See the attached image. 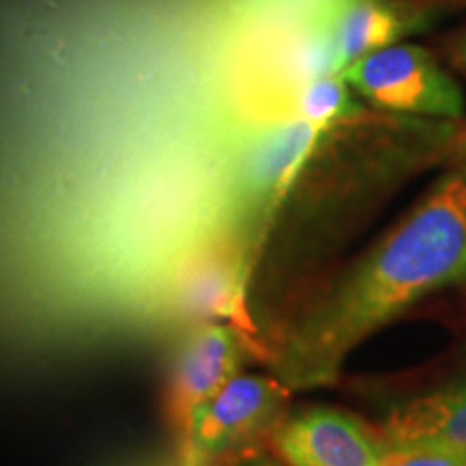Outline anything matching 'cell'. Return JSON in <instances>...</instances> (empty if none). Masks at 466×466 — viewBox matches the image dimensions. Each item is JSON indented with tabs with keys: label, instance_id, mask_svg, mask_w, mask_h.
<instances>
[{
	"label": "cell",
	"instance_id": "6da1fadb",
	"mask_svg": "<svg viewBox=\"0 0 466 466\" xmlns=\"http://www.w3.org/2000/svg\"><path fill=\"white\" fill-rule=\"evenodd\" d=\"M453 288H466V154L307 300L279 343L277 378L289 391L330 387L360 343Z\"/></svg>",
	"mask_w": 466,
	"mask_h": 466
},
{
	"label": "cell",
	"instance_id": "7a4b0ae2",
	"mask_svg": "<svg viewBox=\"0 0 466 466\" xmlns=\"http://www.w3.org/2000/svg\"><path fill=\"white\" fill-rule=\"evenodd\" d=\"M330 134L300 116L270 119L247 134L231 167L233 201L244 225L261 229Z\"/></svg>",
	"mask_w": 466,
	"mask_h": 466
},
{
	"label": "cell",
	"instance_id": "3957f363",
	"mask_svg": "<svg viewBox=\"0 0 466 466\" xmlns=\"http://www.w3.org/2000/svg\"><path fill=\"white\" fill-rule=\"evenodd\" d=\"M350 89L387 113L460 119L464 96L428 50L393 44L357 58L343 69Z\"/></svg>",
	"mask_w": 466,
	"mask_h": 466
},
{
	"label": "cell",
	"instance_id": "277c9868",
	"mask_svg": "<svg viewBox=\"0 0 466 466\" xmlns=\"http://www.w3.org/2000/svg\"><path fill=\"white\" fill-rule=\"evenodd\" d=\"M289 393L279 378L236 374L197 406L182 428L192 458L214 462L244 451L275 430Z\"/></svg>",
	"mask_w": 466,
	"mask_h": 466
},
{
	"label": "cell",
	"instance_id": "5b68a950",
	"mask_svg": "<svg viewBox=\"0 0 466 466\" xmlns=\"http://www.w3.org/2000/svg\"><path fill=\"white\" fill-rule=\"evenodd\" d=\"M387 447L380 430L333 406L305 408L272 430L285 466H380Z\"/></svg>",
	"mask_w": 466,
	"mask_h": 466
},
{
	"label": "cell",
	"instance_id": "8992f818",
	"mask_svg": "<svg viewBox=\"0 0 466 466\" xmlns=\"http://www.w3.org/2000/svg\"><path fill=\"white\" fill-rule=\"evenodd\" d=\"M311 15L333 46L341 72L432 25V11L408 0H311Z\"/></svg>",
	"mask_w": 466,
	"mask_h": 466
},
{
	"label": "cell",
	"instance_id": "52a82bcc",
	"mask_svg": "<svg viewBox=\"0 0 466 466\" xmlns=\"http://www.w3.org/2000/svg\"><path fill=\"white\" fill-rule=\"evenodd\" d=\"M244 352L247 337L233 324L206 322L186 337L171 376V415L179 428L197 406L240 374Z\"/></svg>",
	"mask_w": 466,
	"mask_h": 466
},
{
	"label": "cell",
	"instance_id": "ba28073f",
	"mask_svg": "<svg viewBox=\"0 0 466 466\" xmlns=\"http://www.w3.org/2000/svg\"><path fill=\"white\" fill-rule=\"evenodd\" d=\"M247 268L238 247L225 244L197 255L173 288V305L179 316L197 324L229 319L238 329L247 326L242 307Z\"/></svg>",
	"mask_w": 466,
	"mask_h": 466
},
{
	"label": "cell",
	"instance_id": "9c48e42d",
	"mask_svg": "<svg viewBox=\"0 0 466 466\" xmlns=\"http://www.w3.org/2000/svg\"><path fill=\"white\" fill-rule=\"evenodd\" d=\"M387 445H423L466 456V371L401 401L380 425Z\"/></svg>",
	"mask_w": 466,
	"mask_h": 466
},
{
	"label": "cell",
	"instance_id": "30bf717a",
	"mask_svg": "<svg viewBox=\"0 0 466 466\" xmlns=\"http://www.w3.org/2000/svg\"><path fill=\"white\" fill-rule=\"evenodd\" d=\"M354 96L357 93L350 89L341 72L326 74L302 86L296 100V116L311 121L326 132H335L363 115V106Z\"/></svg>",
	"mask_w": 466,
	"mask_h": 466
},
{
	"label": "cell",
	"instance_id": "8fae6325",
	"mask_svg": "<svg viewBox=\"0 0 466 466\" xmlns=\"http://www.w3.org/2000/svg\"><path fill=\"white\" fill-rule=\"evenodd\" d=\"M380 466H466V456L439 447L389 445Z\"/></svg>",
	"mask_w": 466,
	"mask_h": 466
},
{
	"label": "cell",
	"instance_id": "7c38bea8",
	"mask_svg": "<svg viewBox=\"0 0 466 466\" xmlns=\"http://www.w3.org/2000/svg\"><path fill=\"white\" fill-rule=\"evenodd\" d=\"M236 466H285L281 460H275L266 453H248V456H242L238 460Z\"/></svg>",
	"mask_w": 466,
	"mask_h": 466
},
{
	"label": "cell",
	"instance_id": "4fadbf2b",
	"mask_svg": "<svg viewBox=\"0 0 466 466\" xmlns=\"http://www.w3.org/2000/svg\"><path fill=\"white\" fill-rule=\"evenodd\" d=\"M460 58H462V63L466 66V37H464L462 46H460Z\"/></svg>",
	"mask_w": 466,
	"mask_h": 466
}]
</instances>
